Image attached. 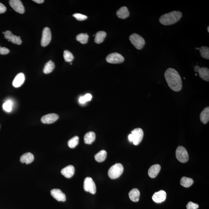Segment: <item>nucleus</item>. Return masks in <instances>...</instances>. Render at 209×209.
<instances>
[{"label": "nucleus", "mask_w": 209, "mask_h": 209, "mask_svg": "<svg viewBox=\"0 0 209 209\" xmlns=\"http://www.w3.org/2000/svg\"><path fill=\"white\" fill-rule=\"evenodd\" d=\"M106 60L108 63L119 64L124 62V57L120 54L115 52L109 54L107 57Z\"/></svg>", "instance_id": "7"}, {"label": "nucleus", "mask_w": 209, "mask_h": 209, "mask_svg": "<svg viewBox=\"0 0 209 209\" xmlns=\"http://www.w3.org/2000/svg\"><path fill=\"white\" fill-rule=\"evenodd\" d=\"M88 39L89 36L87 33H80L76 37V40L83 44H87Z\"/></svg>", "instance_id": "28"}, {"label": "nucleus", "mask_w": 209, "mask_h": 209, "mask_svg": "<svg viewBox=\"0 0 209 209\" xmlns=\"http://www.w3.org/2000/svg\"><path fill=\"white\" fill-rule=\"evenodd\" d=\"M164 76L170 89L176 92L181 90L183 87L182 81L179 73L176 70L169 68L165 71Z\"/></svg>", "instance_id": "1"}, {"label": "nucleus", "mask_w": 209, "mask_h": 209, "mask_svg": "<svg viewBox=\"0 0 209 209\" xmlns=\"http://www.w3.org/2000/svg\"><path fill=\"white\" fill-rule=\"evenodd\" d=\"M79 138L78 136H75L73 137L68 142V145L71 148H74L77 146L79 143Z\"/></svg>", "instance_id": "30"}, {"label": "nucleus", "mask_w": 209, "mask_h": 209, "mask_svg": "<svg viewBox=\"0 0 209 209\" xmlns=\"http://www.w3.org/2000/svg\"><path fill=\"white\" fill-rule=\"evenodd\" d=\"M130 41L135 47L138 50L143 48L145 44V40L140 35L133 33L130 36Z\"/></svg>", "instance_id": "4"}, {"label": "nucleus", "mask_w": 209, "mask_h": 209, "mask_svg": "<svg viewBox=\"0 0 209 209\" xmlns=\"http://www.w3.org/2000/svg\"><path fill=\"white\" fill-rule=\"evenodd\" d=\"M9 4L11 7L16 12L20 14L25 12V8L21 1L20 0H10L9 1Z\"/></svg>", "instance_id": "11"}, {"label": "nucleus", "mask_w": 209, "mask_h": 209, "mask_svg": "<svg viewBox=\"0 0 209 209\" xmlns=\"http://www.w3.org/2000/svg\"><path fill=\"white\" fill-rule=\"evenodd\" d=\"M183 14L179 11H173L169 13L162 15L159 19V21L162 25H173L179 21L182 17Z\"/></svg>", "instance_id": "2"}, {"label": "nucleus", "mask_w": 209, "mask_h": 209, "mask_svg": "<svg viewBox=\"0 0 209 209\" xmlns=\"http://www.w3.org/2000/svg\"><path fill=\"white\" fill-rule=\"evenodd\" d=\"M124 171V167L120 163H116L112 166L108 171V175L111 179L119 178Z\"/></svg>", "instance_id": "3"}, {"label": "nucleus", "mask_w": 209, "mask_h": 209, "mask_svg": "<svg viewBox=\"0 0 209 209\" xmlns=\"http://www.w3.org/2000/svg\"><path fill=\"white\" fill-rule=\"evenodd\" d=\"M52 36L50 28L45 27L43 30L41 44L42 47H46L48 45L51 40Z\"/></svg>", "instance_id": "9"}, {"label": "nucleus", "mask_w": 209, "mask_h": 209, "mask_svg": "<svg viewBox=\"0 0 209 209\" xmlns=\"http://www.w3.org/2000/svg\"><path fill=\"white\" fill-rule=\"evenodd\" d=\"M79 103H81V104H84V103H86V102L84 99L83 97H81L79 98Z\"/></svg>", "instance_id": "38"}, {"label": "nucleus", "mask_w": 209, "mask_h": 209, "mask_svg": "<svg viewBox=\"0 0 209 209\" xmlns=\"http://www.w3.org/2000/svg\"><path fill=\"white\" fill-rule=\"evenodd\" d=\"M207 30H208V32H209V26L208 27V28H207Z\"/></svg>", "instance_id": "42"}, {"label": "nucleus", "mask_w": 209, "mask_h": 209, "mask_svg": "<svg viewBox=\"0 0 209 209\" xmlns=\"http://www.w3.org/2000/svg\"><path fill=\"white\" fill-rule=\"evenodd\" d=\"M84 142L86 144L91 145L95 141L96 135L95 132L90 131L87 132L84 136Z\"/></svg>", "instance_id": "21"}, {"label": "nucleus", "mask_w": 209, "mask_h": 209, "mask_svg": "<svg viewBox=\"0 0 209 209\" xmlns=\"http://www.w3.org/2000/svg\"><path fill=\"white\" fill-rule=\"evenodd\" d=\"M176 157L181 163H186L189 159V154L186 148L183 146H178L176 150Z\"/></svg>", "instance_id": "5"}, {"label": "nucleus", "mask_w": 209, "mask_h": 209, "mask_svg": "<svg viewBox=\"0 0 209 209\" xmlns=\"http://www.w3.org/2000/svg\"><path fill=\"white\" fill-rule=\"evenodd\" d=\"M55 68L54 63L51 60H50L45 65L43 72L45 74H48L53 71Z\"/></svg>", "instance_id": "25"}, {"label": "nucleus", "mask_w": 209, "mask_h": 209, "mask_svg": "<svg viewBox=\"0 0 209 209\" xmlns=\"http://www.w3.org/2000/svg\"><path fill=\"white\" fill-rule=\"evenodd\" d=\"M6 10V8L5 6L2 3H0V14L4 13Z\"/></svg>", "instance_id": "37"}, {"label": "nucleus", "mask_w": 209, "mask_h": 209, "mask_svg": "<svg viewBox=\"0 0 209 209\" xmlns=\"http://www.w3.org/2000/svg\"><path fill=\"white\" fill-rule=\"evenodd\" d=\"M9 52V50L7 48L0 47V54L1 55H6Z\"/></svg>", "instance_id": "35"}, {"label": "nucleus", "mask_w": 209, "mask_h": 209, "mask_svg": "<svg viewBox=\"0 0 209 209\" xmlns=\"http://www.w3.org/2000/svg\"><path fill=\"white\" fill-rule=\"evenodd\" d=\"M73 16L75 18H76V20L79 21H82L85 20L88 18L87 16L79 13L74 14H73Z\"/></svg>", "instance_id": "33"}, {"label": "nucleus", "mask_w": 209, "mask_h": 209, "mask_svg": "<svg viewBox=\"0 0 209 209\" xmlns=\"http://www.w3.org/2000/svg\"><path fill=\"white\" fill-rule=\"evenodd\" d=\"M167 194L165 191L160 190L156 192L152 196L153 201L156 203H161L166 199Z\"/></svg>", "instance_id": "14"}, {"label": "nucleus", "mask_w": 209, "mask_h": 209, "mask_svg": "<svg viewBox=\"0 0 209 209\" xmlns=\"http://www.w3.org/2000/svg\"><path fill=\"white\" fill-rule=\"evenodd\" d=\"M34 159V157L33 154L31 153L28 152L23 154L21 157L20 160L22 163L28 164L32 162Z\"/></svg>", "instance_id": "18"}, {"label": "nucleus", "mask_w": 209, "mask_h": 209, "mask_svg": "<svg viewBox=\"0 0 209 209\" xmlns=\"http://www.w3.org/2000/svg\"><path fill=\"white\" fill-rule=\"evenodd\" d=\"M58 115L52 113L43 116L41 118V122L44 124H50L55 122L59 119Z\"/></svg>", "instance_id": "12"}, {"label": "nucleus", "mask_w": 209, "mask_h": 209, "mask_svg": "<svg viewBox=\"0 0 209 209\" xmlns=\"http://www.w3.org/2000/svg\"><path fill=\"white\" fill-rule=\"evenodd\" d=\"M194 183V181L192 178L183 177L181 178L180 183L181 186L185 188H189Z\"/></svg>", "instance_id": "27"}, {"label": "nucleus", "mask_w": 209, "mask_h": 209, "mask_svg": "<svg viewBox=\"0 0 209 209\" xmlns=\"http://www.w3.org/2000/svg\"><path fill=\"white\" fill-rule=\"evenodd\" d=\"M128 139L129 141L130 142H132V141H133V137H132V134H130V135H129Z\"/></svg>", "instance_id": "41"}, {"label": "nucleus", "mask_w": 209, "mask_h": 209, "mask_svg": "<svg viewBox=\"0 0 209 209\" xmlns=\"http://www.w3.org/2000/svg\"><path fill=\"white\" fill-rule=\"evenodd\" d=\"M131 134L133 137V144L135 145H138L140 144L142 140L144 132L142 129L140 128H135L132 131Z\"/></svg>", "instance_id": "8"}, {"label": "nucleus", "mask_w": 209, "mask_h": 209, "mask_svg": "<svg viewBox=\"0 0 209 209\" xmlns=\"http://www.w3.org/2000/svg\"><path fill=\"white\" fill-rule=\"evenodd\" d=\"M74 167L71 165L65 167L61 171L62 174L67 178H70L72 177L74 175Z\"/></svg>", "instance_id": "15"}, {"label": "nucleus", "mask_w": 209, "mask_h": 209, "mask_svg": "<svg viewBox=\"0 0 209 209\" xmlns=\"http://www.w3.org/2000/svg\"><path fill=\"white\" fill-rule=\"evenodd\" d=\"M83 97V98H84V100H85L86 102H87L88 101H90V100H91L92 98V95H91L89 93L86 94V95H84V96Z\"/></svg>", "instance_id": "36"}, {"label": "nucleus", "mask_w": 209, "mask_h": 209, "mask_svg": "<svg viewBox=\"0 0 209 209\" xmlns=\"http://www.w3.org/2000/svg\"><path fill=\"white\" fill-rule=\"evenodd\" d=\"M200 67L198 66V65H196L195 67H194V71L196 72H198L199 70V69H200Z\"/></svg>", "instance_id": "39"}, {"label": "nucleus", "mask_w": 209, "mask_h": 209, "mask_svg": "<svg viewBox=\"0 0 209 209\" xmlns=\"http://www.w3.org/2000/svg\"><path fill=\"white\" fill-rule=\"evenodd\" d=\"M107 36L104 31H99L95 35V42L97 44H101L103 42Z\"/></svg>", "instance_id": "24"}, {"label": "nucleus", "mask_w": 209, "mask_h": 209, "mask_svg": "<svg viewBox=\"0 0 209 209\" xmlns=\"http://www.w3.org/2000/svg\"><path fill=\"white\" fill-rule=\"evenodd\" d=\"M199 76L201 78L205 81H209V69L206 67L200 68L198 72Z\"/></svg>", "instance_id": "23"}, {"label": "nucleus", "mask_w": 209, "mask_h": 209, "mask_svg": "<svg viewBox=\"0 0 209 209\" xmlns=\"http://www.w3.org/2000/svg\"><path fill=\"white\" fill-rule=\"evenodd\" d=\"M107 156V153L104 150H102L95 156V159L98 162H102L105 160Z\"/></svg>", "instance_id": "26"}, {"label": "nucleus", "mask_w": 209, "mask_h": 209, "mask_svg": "<svg viewBox=\"0 0 209 209\" xmlns=\"http://www.w3.org/2000/svg\"><path fill=\"white\" fill-rule=\"evenodd\" d=\"M199 52H200L201 56L205 59H209V47L202 46L199 49Z\"/></svg>", "instance_id": "29"}, {"label": "nucleus", "mask_w": 209, "mask_h": 209, "mask_svg": "<svg viewBox=\"0 0 209 209\" xmlns=\"http://www.w3.org/2000/svg\"><path fill=\"white\" fill-rule=\"evenodd\" d=\"M4 34V38L8 40V41H11L14 44L21 45L22 44V40L20 36H17L12 34V32L9 30L3 32Z\"/></svg>", "instance_id": "10"}, {"label": "nucleus", "mask_w": 209, "mask_h": 209, "mask_svg": "<svg viewBox=\"0 0 209 209\" xmlns=\"http://www.w3.org/2000/svg\"><path fill=\"white\" fill-rule=\"evenodd\" d=\"M50 192L52 197L58 202H64L66 200V196L60 189H52Z\"/></svg>", "instance_id": "13"}, {"label": "nucleus", "mask_w": 209, "mask_h": 209, "mask_svg": "<svg viewBox=\"0 0 209 209\" xmlns=\"http://www.w3.org/2000/svg\"><path fill=\"white\" fill-rule=\"evenodd\" d=\"M200 119L202 123L206 124L208 123L209 121V107H207L204 108L201 113Z\"/></svg>", "instance_id": "20"}, {"label": "nucleus", "mask_w": 209, "mask_h": 209, "mask_svg": "<svg viewBox=\"0 0 209 209\" xmlns=\"http://www.w3.org/2000/svg\"><path fill=\"white\" fill-rule=\"evenodd\" d=\"M64 57L65 61L67 62H71L74 59V57L71 52L68 50H64Z\"/></svg>", "instance_id": "31"}, {"label": "nucleus", "mask_w": 209, "mask_h": 209, "mask_svg": "<svg viewBox=\"0 0 209 209\" xmlns=\"http://www.w3.org/2000/svg\"><path fill=\"white\" fill-rule=\"evenodd\" d=\"M186 207L187 209H197L199 208V205L197 204L190 202H188Z\"/></svg>", "instance_id": "34"}, {"label": "nucleus", "mask_w": 209, "mask_h": 209, "mask_svg": "<svg viewBox=\"0 0 209 209\" xmlns=\"http://www.w3.org/2000/svg\"><path fill=\"white\" fill-rule=\"evenodd\" d=\"M33 1L38 3V4H41V3L44 2V0H33Z\"/></svg>", "instance_id": "40"}, {"label": "nucleus", "mask_w": 209, "mask_h": 209, "mask_svg": "<svg viewBox=\"0 0 209 209\" xmlns=\"http://www.w3.org/2000/svg\"><path fill=\"white\" fill-rule=\"evenodd\" d=\"M130 14L128 9L125 6L121 7L116 12L117 17L119 18L122 19L127 18L130 16Z\"/></svg>", "instance_id": "19"}, {"label": "nucleus", "mask_w": 209, "mask_h": 209, "mask_svg": "<svg viewBox=\"0 0 209 209\" xmlns=\"http://www.w3.org/2000/svg\"><path fill=\"white\" fill-rule=\"evenodd\" d=\"M140 195V191L136 188L132 189L129 193L131 200L135 202H138L139 200Z\"/></svg>", "instance_id": "22"}, {"label": "nucleus", "mask_w": 209, "mask_h": 209, "mask_svg": "<svg viewBox=\"0 0 209 209\" xmlns=\"http://www.w3.org/2000/svg\"><path fill=\"white\" fill-rule=\"evenodd\" d=\"M12 103L10 100L6 101L3 105V108L7 112H10L12 110Z\"/></svg>", "instance_id": "32"}, {"label": "nucleus", "mask_w": 209, "mask_h": 209, "mask_svg": "<svg viewBox=\"0 0 209 209\" xmlns=\"http://www.w3.org/2000/svg\"><path fill=\"white\" fill-rule=\"evenodd\" d=\"M83 188L86 192H89L92 194H95L96 192V186L95 182L91 178L87 177L84 180Z\"/></svg>", "instance_id": "6"}, {"label": "nucleus", "mask_w": 209, "mask_h": 209, "mask_svg": "<svg viewBox=\"0 0 209 209\" xmlns=\"http://www.w3.org/2000/svg\"><path fill=\"white\" fill-rule=\"evenodd\" d=\"M25 76L23 73H19L16 76L12 82V85L14 87L18 88L21 86L24 82Z\"/></svg>", "instance_id": "16"}, {"label": "nucleus", "mask_w": 209, "mask_h": 209, "mask_svg": "<svg viewBox=\"0 0 209 209\" xmlns=\"http://www.w3.org/2000/svg\"><path fill=\"white\" fill-rule=\"evenodd\" d=\"M161 169L160 165L159 164H155L150 167L148 170V174L150 178H154L157 176Z\"/></svg>", "instance_id": "17"}]
</instances>
